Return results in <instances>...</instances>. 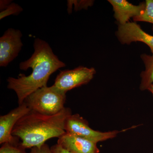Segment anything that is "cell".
Returning <instances> with one entry per match:
<instances>
[{
    "label": "cell",
    "instance_id": "11",
    "mask_svg": "<svg viewBox=\"0 0 153 153\" xmlns=\"http://www.w3.org/2000/svg\"><path fill=\"white\" fill-rule=\"evenodd\" d=\"M140 57L144 64L145 69L140 74V88L144 91L148 90L149 87L153 84V55L143 54Z\"/></svg>",
    "mask_w": 153,
    "mask_h": 153
},
{
    "label": "cell",
    "instance_id": "6",
    "mask_svg": "<svg viewBox=\"0 0 153 153\" xmlns=\"http://www.w3.org/2000/svg\"><path fill=\"white\" fill-rule=\"evenodd\" d=\"M20 30L7 29L0 38V66L7 67L18 56L23 44Z\"/></svg>",
    "mask_w": 153,
    "mask_h": 153
},
{
    "label": "cell",
    "instance_id": "3",
    "mask_svg": "<svg viewBox=\"0 0 153 153\" xmlns=\"http://www.w3.org/2000/svg\"><path fill=\"white\" fill-rule=\"evenodd\" d=\"M66 93L52 86L39 88L27 97L24 102L31 111L52 115L64 109Z\"/></svg>",
    "mask_w": 153,
    "mask_h": 153
},
{
    "label": "cell",
    "instance_id": "10",
    "mask_svg": "<svg viewBox=\"0 0 153 153\" xmlns=\"http://www.w3.org/2000/svg\"><path fill=\"white\" fill-rule=\"evenodd\" d=\"M112 6L114 17L119 25H124L128 23L131 18L138 16L144 10L145 2L134 5L126 0H108Z\"/></svg>",
    "mask_w": 153,
    "mask_h": 153
},
{
    "label": "cell",
    "instance_id": "4",
    "mask_svg": "<svg viewBox=\"0 0 153 153\" xmlns=\"http://www.w3.org/2000/svg\"><path fill=\"white\" fill-rule=\"evenodd\" d=\"M64 129L66 132L73 134L78 136L89 140L93 142L98 143L116 137L121 132L125 131L127 129L120 131L102 132L92 129L89 126L88 122L78 114H71L66 120Z\"/></svg>",
    "mask_w": 153,
    "mask_h": 153
},
{
    "label": "cell",
    "instance_id": "18",
    "mask_svg": "<svg viewBox=\"0 0 153 153\" xmlns=\"http://www.w3.org/2000/svg\"><path fill=\"white\" fill-rule=\"evenodd\" d=\"M13 2L12 0H1L0 1V10L1 12L5 10L9 5Z\"/></svg>",
    "mask_w": 153,
    "mask_h": 153
},
{
    "label": "cell",
    "instance_id": "13",
    "mask_svg": "<svg viewBox=\"0 0 153 153\" xmlns=\"http://www.w3.org/2000/svg\"><path fill=\"white\" fill-rule=\"evenodd\" d=\"M94 1H67V11L68 13H71L72 7L74 6L75 11L79 10L82 9H87L89 7L93 5Z\"/></svg>",
    "mask_w": 153,
    "mask_h": 153
},
{
    "label": "cell",
    "instance_id": "1",
    "mask_svg": "<svg viewBox=\"0 0 153 153\" xmlns=\"http://www.w3.org/2000/svg\"><path fill=\"white\" fill-rule=\"evenodd\" d=\"M34 52L27 60L21 62V70L32 68L33 72L29 76L21 74L17 78L9 77L7 79V88L16 94L19 105L25 99L39 88L47 86L51 74L66 64L54 54L48 43L40 38L34 41Z\"/></svg>",
    "mask_w": 153,
    "mask_h": 153
},
{
    "label": "cell",
    "instance_id": "19",
    "mask_svg": "<svg viewBox=\"0 0 153 153\" xmlns=\"http://www.w3.org/2000/svg\"><path fill=\"white\" fill-rule=\"evenodd\" d=\"M148 90L149 91L153 96V84H152L148 88Z\"/></svg>",
    "mask_w": 153,
    "mask_h": 153
},
{
    "label": "cell",
    "instance_id": "8",
    "mask_svg": "<svg viewBox=\"0 0 153 153\" xmlns=\"http://www.w3.org/2000/svg\"><path fill=\"white\" fill-rule=\"evenodd\" d=\"M116 35L122 44H130L137 41L144 43L149 47L153 55V36L144 32L136 22L119 25Z\"/></svg>",
    "mask_w": 153,
    "mask_h": 153
},
{
    "label": "cell",
    "instance_id": "2",
    "mask_svg": "<svg viewBox=\"0 0 153 153\" xmlns=\"http://www.w3.org/2000/svg\"><path fill=\"white\" fill-rule=\"evenodd\" d=\"M72 114L69 108H64L57 114L48 115L30 111L20 119L14 126L12 135L21 140L25 149L40 147L47 140L59 138L66 132V119Z\"/></svg>",
    "mask_w": 153,
    "mask_h": 153
},
{
    "label": "cell",
    "instance_id": "16",
    "mask_svg": "<svg viewBox=\"0 0 153 153\" xmlns=\"http://www.w3.org/2000/svg\"><path fill=\"white\" fill-rule=\"evenodd\" d=\"M30 153H53L51 148L45 143L40 147H34L31 149Z\"/></svg>",
    "mask_w": 153,
    "mask_h": 153
},
{
    "label": "cell",
    "instance_id": "7",
    "mask_svg": "<svg viewBox=\"0 0 153 153\" xmlns=\"http://www.w3.org/2000/svg\"><path fill=\"white\" fill-rule=\"evenodd\" d=\"M31 110L27 105L23 102L22 104L11 110L7 114L0 117V144L9 143L13 144H18L21 142L19 138L12 135V132L14 126L18 121L22 118Z\"/></svg>",
    "mask_w": 153,
    "mask_h": 153
},
{
    "label": "cell",
    "instance_id": "9",
    "mask_svg": "<svg viewBox=\"0 0 153 153\" xmlns=\"http://www.w3.org/2000/svg\"><path fill=\"white\" fill-rule=\"evenodd\" d=\"M57 144L71 153H100L97 143L66 132L58 138Z\"/></svg>",
    "mask_w": 153,
    "mask_h": 153
},
{
    "label": "cell",
    "instance_id": "12",
    "mask_svg": "<svg viewBox=\"0 0 153 153\" xmlns=\"http://www.w3.org/2000/svg\"><path fill=\"white\" fill-rule=\"evenodd\" d=\"M145 3L144 10L140 16L134 17L133 20L135 22H146L153 24V0H146Z\"/></svg>",
    "mask_w": 153,
    "mask_h": 153
},
{
    "label": "cell",
    "instance_id": "14",
    "mask_svg": "<svg viewBox=\"0 0 153 153\" xmlns=\"http://www.w3.org/2000/svg\"><path fill=\"white\" fill-rule=\"evenodd\" d=\"M0 153H27L26 149L22 146L21 142L18 144L6 143L2 144Z\"/></svg>",
    "mask_w": 153,
    "mask_h": 153
},
{
    "label": "cell",
    "instance_id": "15",
    "mask_svg": "<svg viewBox=\"0 0 153 153\" xmlns=\"http://www.w3.org/2000/svg\"><path fill=\"white\" fill-rule=\"evenodd\" d=\"M23 9L22 7L18 4L14 2H12L9 5L8 7L0 13V20L4 18L9 16L11 15L18 16L21 13Z\"/></svg>",
    "mask_w": 153,
    "mask_h": 153
},
{
    "label": "cell",
    "instance_id": "17",
    "mask_svg": "<svg viewBox=\"0 0 153 153\" xmlns=\"http://www.w3.org/2000/svg\"><path fill=\"white\" fill-rule=\"evenodd\" d=\"M51 149L53 153H71L64 149L57 144L52 146Z\"/></svg>",
    "mask_w": 153,
    "mask_h": 153
},
{
    "label": "cell",
    "instance_id": "5",
    "mask_svg": "<svg viewBox=\"0 0 153 153\" xmlns=\"http://www.w3.org/2000/svg\"><path fill=\"white\" fill-rule=\"evenodd\" d=\"M96 73L94 68L82 66L71 70H63L57 75L53 85L66 93L73 88L88 84L93 79Z\"/></svg>",
    "mask_w": 153,
    "mask_h": 153
}]
</instances>
